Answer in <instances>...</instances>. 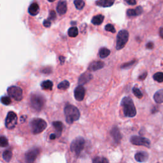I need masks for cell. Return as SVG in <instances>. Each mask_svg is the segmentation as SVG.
Instances as JSON below:
<instances>
[{
    "instance_id": "obj_5",
    "label": "cell",
    "mask_w": 163,
    "mask_h": 163,
    "mask_svg": "<svg viewBox=\"0 0 163 163\" xmlns=\"http://www.w3.org/2000/svg\"><path fill=\"white\" fill-rule=\"evenodd\" d=\"M85 145V140L82 137H77L71 142L70 148L71 152H74L76 156H79L83 151Z\"/></svg>"
},
{
    "instance_id": "obj_23",
    "label": "cell",
    "mask_w": 163,
    "mask_h": 163,
    "mask_svg": "<svg viewBox=\"0 0 163 163\" xmlns=\"http://www.w3.org/2000/svg\"><path fill=\"white\" fill-rule=\"evenodd\" d=\"M41 87L44 90H52L53 87V83L50 80H45L42 82Z\"/></svg>"
},
{
    "instance_id": "obj_8",
    "label": "cell",
    "mask_w": 163,
    "mask_h": 163,
    "mask_svg": "<svg viewBox=\"0 0 163 163\" xmlns=\"http://www.w3.org/2000/svg\"><path fill=\"white\" fill-rule=\"evenodd\" d=\"M17 124V115L14 111H9L5 119V126L8 130L14 129Z\"/></svg>"
},
{
    "instance_id": "obj_12",
    "label": "cell",
    "mask_w": 163,
    "mask_h": 163,
    "mask_svg": "<svg viewBox=\"0 0 163 163\" xmlns=\"http://www.w3.org/2000/svg\"><path fill=\"white\" fill-rule=\"evenodd\" d=\"M110 135L112 136V138L115 141V143L119 144L121 142L122 139V135L121 134L117 126H114L110 131Z\"/></svg>"
},
{
    "instance_id": "obj_32",
    "label": "cell",
    "mask_w": 163,
    "mask_h": 163,
    "mask_svg": "<svg viewBox=\"0 0 163 163\" xmlns=\"http://www.w3.org/2000/svg\"><path fill=\"white\" fill-rule=\"evenodd\" d=\"M0 101L5 105H9L11 103V99L8 96H2L0 98Z\"/></svg>"
},
{
    "instance_id": "obj_10",
    "label": "cell",
    "mask_w": 163,
    "mask_h": 163,
    "mask_svg": "<svg viewBox=\"0 0 163 163\" xmlns=\"http://www.w3.org/2000/svg\"><path fill=\"white\" fill-rule=\"evenodd\" d=\"M40 152V150L38 148H34L29 150L25 154V163H35Z\"/></svg>"
},
{
    "instance_id": "obj_39",
    "label": "cell",
    "mask_w": 163,
    "mask_h": 163,
    "mask_svg": "<svg viewBox=\"0 0 163 163\" xmlns=\"http://www.w3.org/2000/svg\"><path fill=\"white\" fill-rule=\"evenodd\" d=\"M126 1L130 5H135L136 3V0H126Z\"/></svg>"
},
{
    "instance_id": "obj_24",
    "label": "cell",
    "mask_w": 163,
    "mask_h": 163,
    "mask_svg": "<svg viewBox=\"0 0 163 163\" xmlns=\"http://www.w3.org/2000/svg\"><path fill=\"white\" fill-rule=\"evenodd\" d=\"M110 50L105 48V47H103V48L100 49V50H99V56L102 59L107 57L110 55Z\"/></svg>"
},
{
    "instance_id": "obj_38",
    "label": "cell",
    "mask_w": 163,
    "mask_h": 163,
    "mask_svg": "<svg viewBox=\"0 0 163 163\" xmlns=\"http://www.w3.org/2000/svg\"><path fill=\"white\" fill-rule=\"evenodd\" d=\"M147 72H145V73H143L142 75H140L138 77V79L140 80H143L145 79V78H146V77H147Z\"/></svg>"
},
{
    "instance_id": "obj_29",
    "label": "cell",
    "mask_w": 163,
    "mask_h": 163,
    "mask_svg": "<svg viewBox=\"0 0 163 163\" xmlns=\"http://www.w3.org/2000/svg\"><path fill=\"white\" fill-rule=\"evenodd\" d=\"M154 79L156 81H157V82L161 83L163 82V73L162 72H157L156 73H155L153 76Z\"/></svg>"
},
{
    "instance_id": "obj_4",
    "label": "cell",
    "mask_w": 163,
    "mask_h": 163,
    "mask_svg": "<svg viewBox=\"0 0 163 163\" xmlns=\"http://www.w3.org/2000/svg\"><path fill=\"white\" fill-rule=\"evenodd\" d=\"M45 103V99L40 94H33L30 98V104L32 108L38 111L41 110Z\"/></svg>"
},
{
    "instance_id": "obj_36",
    "label": "cell",
    "mask_w": 163,
    "mask_h": 163,
    "mask_svg": "<svg viewBox=\"0 0 163 163\" xmlns=\"http://www.w3.org/2000/svg\"><path fill=\"white\" fill-rule=\"evenodd\" d=\"M55 18H56V14H55V12L53 10L51 11L49 14L48 19L49 20H55Z\"/></svg>"
},
{
    "instance_id": "obj_34",
    "label": "cell",
    "mask_w": 163,
    "mask_h": 163,
    "mask_svg": "<svg viewBox=\"0 0 163 163\" xmlns=\"http://www.w3.org/2000/svg\"><path fill=\"white\" fill-rule=\"evenodd\" d=\"M105 30L107 31H109V32H111L112 33H115V31H115V29L114 25L112 24H110L106 25Z\"/></svg>"
},
{
    "instance_id": "obj_19",
    "label": "cell",
    "mask_w": 163,
    "mask_h": 163,
    "mask_svg": "<svg viewBox=\"0 0 163 163\" xmlns=\"http://www.w3.org/2000/svg\"><path fill=\"white\" fill-rule=\"evenodd\" d=\"M115 2V0H98L96 2V5L100 7H111Z\"/></svg>"
},
{
    "instance_id": "obj_40",
    "label": "cell",
    "mask_w": 163,
    "mask_h": 163,
    "mask_svg": "<svg viewBox=\"0 0 163 163\" xmlns=\"http://www.w3.org/2000/svg\"><path fill=\"white\" fill-rule=\"evenodd\" d=\"M154 45L152 42H148L147 45H146V47H147L148 49H152L154 48Z\"/></svg>"
},
{
    "instance_id": "obj_28",
    "label": "cell",
    "mask_w": 163,
    "mask_h": 163,
    "mask_svg": "<svg viewBox=\"0 0 163 163\" xmlns=\"http://www.w3.org/2000/svg\"><path fill=\"white\" fill-rule=\"evenodd\" d=\"M74 5L76 9L82 10L85 6V2L84 0H74Z\"/></svg>"
},
{
    "instance_id": "obj_31",
    "label": "cell",
    "mask_w": 163,
    "mask_h": 163,
    "mask_svg": "<svg viewBox=\"0 0 163 163\" xmlns=\"http://www.w3.org/2000/svg\"><path fill=\"white\" fill-rule=\"evenodd\" d=\"M93 163H109L108 159L105 157H96L93 159Z\"/></svg>"
},
{
    "instance_id": "obj_18",
    "label": "cell",
    "mask_w": 163,
    "mask_h": 163,
    "mask_svg": "<svg viewBox=\"0 0 163 163\" xmlns=\"http://www.w3.org/2000/svg\"><path fill=\"white\" fill-rule=\"evenodd\" d=\"M40 10V7L37 3H33L29 7L28 12L29 14L32 16L36 15Z\"/></svg>"
},
{
    "instance_id": "obj_33",
    "label": "cell",
    "mask_w": 163,
    "mask_h": 163,
    "mask_svg": "<svg viewBox=\"0 0 163 163\" xmlns=\"http://www.w3.org/2000/svg\"><path fill=\"white\" fill-rule=\"evenodd\" d=\"M132 92H133V94H135V96L138 98H139V99L142 98L143 94L141 92V91L138 88L135 87L132 88Z\"/></svg>"
},
{
    "instance_id": "obj_26",
    "label": "cell",
    "mask_w": 163,
    "mask_h": 163,
    "mask_svg": "<svg viewBox=\"0 0 163 163\" xmlns=\"http://www.w3.org/2000/svg\"><path fill=\"white\" fill-rule=\"evenodd\" d=\"M12 157V152L9 151V150H7V151H4L3 153V158L6 162H10L11 159Z\"/></svg>"
},
{
    "instance_id": "obj_13",
    "label": "cell",
    "mask_w": 163,
    "mask_h": 163,
    "mask_svg": "<svg viewBox=\"0 0 163 163\" xmlns=\"http://www.w3.org/2000/svg\"><path fill=\"white\" fill-rule=\"evenodd\" d=\"M93 78L91 74L88 73H84L82 74L79 79V84L80 85H82L88 83L89 81H91Z\"/></svg>"
},
{
    "instance_id": "obj_7",
    "label": "cell",
    "mask_w": 163,
    "mask_h": 163,
    "mask_svg": "<svg viewBox=\"0 0 163 163\" xmlns=\"http://www.w3.org/2000/svg\"><path fill=\"white\" fill-rule=\"evenodd\" d=\"M7 92L11 98L16 101H19L23 100V91L22 89L17 86H11L8 87Z\"/></svg>"
},
{
    "instance_id": "obj_3",
    "label": "cell",
    "mask_w": 163,
    "mask_h": 163,
    "mask_svg": "<svg viewBox=\"0 0 163 163\" xmlns=\"http://www.w3.org/2000/svg\"><path fill=\"white\" fill-rule=\"evenodd\" d=\"M47 126V122L42 119L35 118L30 122V127H31V130L34 135L41 133L45 130Z\"/></svg>"
},
{
    "instance_id": "obj_9",
    "label": "cell",
    "mask_w": 163,
    "mask_h": 163,
    "mask_svg": "<svg viewBox=\"0 0 163 163\" xmlns=\"http://www.w3.org/2000/svg\"><path fill=\"white\" fill-rule=\"evenodd\" d=\"M130 141L132 144L138 146H144L147 148L151 147V141L148 139L139 136H132L130 138Z\"/></svg>"
},
{
    "instance_id": "obj_15",
    "label": "cell",
    "mask_w": 163,
    "mask_h": 163,
    "mask_svg": "<svg viewBox=\"0 0 163 163\" xmlns=\"http://www.w3.org/2000/svg\"><path fill=\"white\" fill-rule=\"evenodd\" d=\"M105 66V64L102 61H94L90 64L88 69L89 71H95L103 68Z\"/></svg>"
},
{
    "instance_id": "obj_2",
    "label": "cell",
    "mask_w": 163,
    "mask_h": 163,
    "mask_svg": "<svg viewBox=\"0 0 163 163\" xmlns=\"http://www.w3.org/2000/svg\"><path fill=\"white\" fill-rule=\"evenodd\" d=\"M66 117V121L68 124H72L78 121L80 117V113L76 106L72 105H67L64 110Z\"/></svg>"
},
{
    "instance_id": "obj_25",
    "label": "cell",
    "mask_w": 163,
    "mask_h": 163,
    "mask_svg": "<svg viewBox=\"0 0 163 163\" xmlns=\"http://www.w3.org/2000/svg\"><path fill=\"white\" fill-rule=\"evenodd\" d=\"M68 36L71 38H75L79 35V30L76 27H71L68 31Z\"/></svg>"
},
{
    "instance_id": "obj_11",
    "label": "cell",
    "mask_w": 163,
    "mask_h": 163,
    "mask_svg": "<svg viewBox=\"0 0 163 163\" xmlns=\"http://www.w3.org/2000/svg\"><path fill=\"white\" fill-rule=\"evenodd\" d=\"M85 95V89L82 85H79L76 87L74 91L75 98L79 101H82L84 99Z\"/></svg>"
},
{
    "instance_id": "obj_1",
    "label": "cell",
    "mask_w": 163,
    "mask_h": 163,
    "mask_svg": "<svg viewBox=\"0 0 163 163\" xmlns=\"http://www.w3.org/2000/svg\"><path fill=\"white\" fill-rule=\"evenodd\" d=\"M121 106L124 114L127 117H134L136 115V109L132 100L130 97H124L122 100Z\"/></svg>"
},
{
    "instance_id": "obj_44",
    "label": "cell",
    "mask_w": 163,
    "mask_h": 163,
    "mask_svg": "<svg viewBox=\"0 0 163 163\" xmlns=\"http://www.w3.org/2000/svg\"><path fill=\"white\" fill-rule=\"evenodd\" d=\"M48 1H49V2H54V1H55V0H48Z\"/></svg>"
},
{
    "instance_id": "obj_16",
    "label": "cell",
    "mask_w": 163,
    "mask_h": 163,
    "mask_svg": "<svg viewBox=\"0 0 163 163\" xmlns=\"http://www.w3.org/2000/svg\"><path fill=\"white\" fill-rule=\"evenodd\" d=\"M52 126L55 128V131H56V133H55V135H56L57 138H59V137L61 136L62 131L63 130V124L60 121H54L52 122Z\"/></svg>"
},
{
    "instance_id": "obj_30",
    "label": "cell",
    "mask_w": 163,
    "mask_h": 163,
    "mask_svg": "<svg viewBox=\"0 0 163 163\" xmlns=\"http://www.w3.org/2000/svg\"><path fill=\"white\" fill-rule=\"evenodd\" d=\"M8 145V139L4 136H0V147H7Z\"/></svg>"
},
{
    "instance_id": "obj_37",
    "label": "cell",
    "mask_w": 163,
    "mask_h": 163,
    "mask_svg": "<svg viewBox=\"0 0 163 163\" xmlns=\"http://www.w3.org/2000/svg\"><path fill=\"white\" fill-rule=\"evenodd\" d=\"M44 25L46 28H49L51 25V21L49 20V19L45 20L44 21Z\"/></svg>"
},
{
    "instance_id": "obj_6",
    "label": "cell",
    "mask_w": 163,
    "mask_h": 163,
    "mask_svg": "<svg viewBox=\"0 0 163 163\" xmlns=\"http://www.w3.org/2000/svg\"><path fill=\"white\" fill-rule=\"evenodd\" d=\"M129 39V33L126 30H121L120 31L117 36V45L116 48L117 50L123 49L126 45Z\"/></svg>"
},
{
    "instance_id": "obj_14",
    "label": "cell",
    "mask_w": 163,
    "mask_h": 163,
    "mask_svg": "<svg viewBox=\"0 0 163 163\" xmlns=\"http://www.w3.org/2000/svg\"><path fill=\"white\" fill-rule=\"evenodd\" d=\"M135 159L137 162H146L148 159V154L147 152L144 151H141L136 153L135 156Z\"/></svg>"
},
{
    "instance_id": "obj_42",
    "label": "cell",
    "mask_w": 163,
    "mask_h": 163,
    "mask_svg": "<svg viewBox=\"0 0 163 163\" xmlns=\"http://www.w3.org/2000/svg\"><path fill=\"white\" fill-rule=\"evenodd\" d=\"M159 35L163 39V27L161 28H160V30H159Z\"/></svg>"
},
{
    "instance_id": "obj_22",
    "label": "cell",
    "mask_w": 163,
    "mask_h": 163,
    "mask_svg": "<svg viewBox=\"0 0 163 163\" xmlns=\"http://www.w3.org/2000/svg\"><path fill=\"white\" fill-rule=\"evenodd\" d=\"M104 16L102 15H98L93 17V18L92 19L91 22L94 25H98L102 24V23L103 22L104 20Z\"/></svg>"
},
{
    "instance_id": "obj_27",
    "label": "cell",
    "mask_w": 163,
    "mask_h": 163,
    "mask_svg": "<svg viewBox=\"0 0 163 163\" xmlns=\"http://www.w3.org/2000/svg\"><path fill=\"white\" fill-rule=\"evenodd\" d=\"M70 87V82L67 80H64L59 83L57 85V88L61 90H66Z\"/></svg>"
},
{
    "instance_id": "obj_43",
    "label": "cell",
    "mask_w": 163,
    "mask_h": 163,
    "mask_svg": "<svg viewBox=\"0 0 163 163\" xmlns=\"http://www.w3.org/2000/svg\"><path fill=\"white\" fill-rule=\"evenodd\" d=\"M60 61H61V63H63L64 62V57H60Z\"/></svg>"
},
{
    "instance_id": "obj_17",
    "label": "cell",
    "mask_w": 163,
    "mask_h": 163,
    "mask_svg": "<svg viewBox=\"0 0 163 163\" xmlns=\"http://www.w3.org/2000/svg\"><path fill=\"white\" fill-rule=\"evenodd\" d=\"M56 10L60 15H64L67 12V4L66 1H60L57 5Z\"/></svg>"
},
{
    "instance_id": "obj_20",
    "label": "cell",
    "mask_w": 163,
    "mask_h": 163,
    "mask_svg": "<svg viewBox=\"0 0 163 163\" xmlns=\"http://www.w3.org/2000/svg\"><path fill=\"white\" fill-rule=\"evenodd\" d=\"M143 12V8L141 7H136L135 9H129L127 11V15L129 17H135L140 15Z\"/></svg>"
},
{
    "instance_id": "obj_35",
    "label": "cell",
    "mask_w": 163,
    "mask_h": 163,
    "mask_svg": "<svg viewBox=\"0 0 163 163\" xmlns=\"http://www.w3.org/2000/svg\"><path fill=\"white\" fill-rule=\"evenodd\" d=\"M136 61L135 60H132V61H130V62H128V63H124L121 66V68H122V69H124V68H127L129 67H130L131 66L133 65V64L135 63Z\"/></svg>"
},
{
    "instance_id": "obj_41",
    "label": "cell",
    "mask_w": 163,
    "mask_h": 163,
    "mask_svg": "<svg viewBox=\"0 0 163 163\" xmlns=\"http://www.w3.org/2000/svg\"><path fill=\"white\" fill-rule=\"evenodd\" d=\"M55 138H57V136H56V135H55V133L54 134H51L50 135V140H55Z\"/></svg>"
},
{
    "instance_id": "obj_21",
    "label": "cell",
    "mask_w": 163,
    "mask_h": 163,
    "mask_svg": "<svg viewBox=\"0 0 163 163\" xmlns=\"http://www.w3.org/2000/svg\"><path fill=\"white\" fill-rule=\"evenodd\" d=\"M154 99L157 103H163V89H161L157 91L154 96Z\"/></svg>"
}]
</instances>
